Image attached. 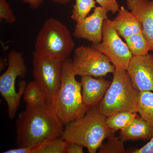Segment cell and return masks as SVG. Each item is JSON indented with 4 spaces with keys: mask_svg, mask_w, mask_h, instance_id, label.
I'll return each mask as SVG.
<instances>
[{
    "mask_svg": "<svg viewBox=\"0 0 153 153\" xmlns=\"http://www.w3.org/2000/svg\"><path fill=\"white\" fill-rule=\"evenodd\" d=\"M17 147H36L62 136L64 125L51 105H27L16 121Z\"/></svg>",
    "mask_w": 153,
    "mask_h": 153,
    "instance_id": "1",
    "label": "cell"
},
{
    "mask_svg": "<svg viewBox=\"0 0 153 153\" xmlns=\"http://www.w3.org/2000/svg\"><path fill=\"white\" fill-rule=\"evenodd\" d=\"M105 118L98 105L91 106L82 117L65 126L61 137L86 148L89 153H96L103 141L114 134L107 126Z\"/></svg>",
    "mask_w": 153,
    "mask_h": 153,
    "instance_id": "2",
    "label": "cell"
},
{
    "mask_svg": "<svg viewBox=\"0 0 153 153\" xmlns=\"http://www.w3.org/2000/svg\"><path fill=\"white\" fill-rule=\"evenodd\" d=\"M76 76L71 59L63 61L61 84L51 105L64 126L82 117L90 107L83 102L82 86Z\"/></svg>",
    "mask_w": 153,
    "mask_h": 153,
    "instance_id": "3",
    "label": "cell"
},
{
    "mask_svg": "<svg viewBox=\"0 0 153 153\" xmlns=\"http://www.w3.org/2000/svg\"><path fill=\"white\" fill-rule=\"evenodd\" d=\"M111 85L98 105L105 117L123 111L137 112L138 91L126 70L115 68Z\"/></svg>",
    "mask_w": 153,
    "mask_h": 153,
    "instance_id": "4",
    "label": "cell"
},
{
    "mask_svg": "<svg viewBox=\"0 0 153 153\" xmlns=\"http://www.w3.org/2000/svg\"><path fill=\"white\" fill-rule=\"evenodd\" d=\"M68 27L58 20L50 18L38 32L35 52L54 60L63 61L68 58L74 47Z\"/></svg>",
    "mask_w": 153,
    "mask_h": 153,
    "instance_id": "5",
    "label": "cell"
},
{
    "mask_svg": "<svg viewBox=\"0 0 153 153\" xmlns=\"http://www.w3.org/2000/svg\"><path fill=\"white\" fill-rule=\"evenodd\" d=\"M27 73V67L21 52L12 50L8 55V67L0 76V93L7 102L8 114L11 119L15 117L20 105V101L27 84L21 80L19 82V91L16 89L17 77L25 78Z\"/></svg>",
    "mask_w": 153,
    "mask_h": 153,
    "instance_id": "6",
    "label": "cell"
},
{
    "mask_svg": "<svg viewBox=\"0 0 153 153\" xmlns=\"http://www.w3.org/2000/svg\"><path fill=\"white\" fill-rule=\"evenodd\" d=\"M63 61L33 53V74L34 81L44 91L51 105L61 84Z\"/></svg>",
    "mask_w": 153,
    "mask_h": 153,
    "instance_id": "7",
    "label": "cell"
},
{
    "mask_svg": "<svg viewBox=\"0 0 153 153\" xmlns=\"http://www.w3.org/2000/svg\"><path fill=\"white\" fill-rule=\"evenodd\" d=\"M71 64L76 76H81L103 77L113 73L115 69L105 55L91 46L76 48Z\"/></svg>",
    "mask_w": 153,
    "mask_h": 153,
    "instance_id": "8",
    "label": "cell"
},
{
    "mask_svg": "<svg viewBox=\"0 0 153 153\" xmlns=\"http://www.w3.org/2000/svg\"><path fill=\"white\" fill-rule=\"evenodd\" d=\"M91 46L105 55L116 69L127 70L133 56L108 19L103 23L101 42Z\"/></svg>",
    "mask_w": 153,
    "mask_h": 153,
    "instance_id": "9",
    "label": "cell"
},
{
    "mask_svg": "<svg viewBox=\"0 0 153 153\" xmlns=\"http://www.w3.org/2000/svg\"><path fill=\"white\" fill-rule=\"evenodd\" d=\"M126 70L138 91H153V55L133 56Z\"/></svg>",
    "mask_w": 153,
    "mask_h": 153,
    "instance_id": "10",
    "label": "cell"
},
{
    "mask_svg": "<svg viewBox=\"0 0 153 153\" xmlns=\"http://www.w3.org/2000/svg\"><path fill=\"white\" fill-rule=\"evenodd\" d=\"M108 13L100 6L96 7L91 15L76 23L73 36L77 39L87 40L93 44L101 42L103 23L108 19Z\"/></svg>",
    "mask_w": 153,
    "mask_h": 153,
    "instance_id": "11",
    "label": "cell"
},
{
    "mask_svg": "<svg viewBox=\"0 0 153 153\" xmlns=\"http://www.w3.org/2000/svg\"><path fill=\"white\" fill-rule=\"evenodd\" d=\"M126 6L140 22L151 51H153V1L127 0Z\"/></svg>",
    "mask_w": 153,
    "mask_h": 153,
    "instance_id": "12",
    "label": "cell"
},
{
    "mask_svg": "<svg viewBox=\"0 0 153 153\" xmlns=\"http://www.w3.org/2000/svg\"><path fill=\"white\" fill-rule=\"evenodd\" d=\"M82 98L85 105L91 107L100 103L106 93L111 82L103 77L94 78L91 76H81Z\"/></svg>",
    "mask_w": 153,
    "mask_h": 153,
    "instance_id": "13",
    "label": "cell"
},
{
    "mask_svg": "<svg viewBox=\"0 0 153 153\" xmlns=\"http://www.w3.org/2000/svg\"><path fill=\"white\" fill-rule=\"evenodd\" d=\"M110 23L120 36L126 38L133 35L143 33L140 22L131 11L121 7L117 16Z\"/></svg>",
    "mask_w": 153,
    "mask_h": 153,
    "instance_id": "14",
    "label": "cell"
},
{
    "mask_svg": "<svg viewBox=\"0 0 153 153\" xmlns=\"http://www.w3.org/2000/svg\"><path fill=\"white\" fill-rule=\"evenodd\" d=\"M123 141L137 140H150L153 137V125L141 117L137 116L126 128L120 130Z\"/></svg>",
    "mask_w": 153,
    "mask_h": 153,
    "instance_id": "15",
    "label": "cell"
},
{
    "mask_svg": "<svg viewBox=\"0 0 153 153\" xmlns=\"http://www.w3.org/2000/svg\"><path fill=\"white\" fill-rule=\"evenodd\" d=\"M137 116V112L120 111L106 117L105 123L108 127L115 132L126 128Z\"/></svg>",
    "mask_w": 153,
    "mask_h": 153,
    "instance_id": "16",
    "label": "cell"
},
{
    "mask_svg": "<svg viewBox=\"0 0 153 153\" xmlns=\"http://www.w3.org/2000/svg\"><path fill=\"white\" fill-rule=\"evenodd\" d=\"M23 95L27 105L39 106L49 104L44 91L34 80L27 84Z\"/></svg>",
    "mask_w": 153,
    "mask_h": 153,
    "instance_id": "17",
    "label": "cell"
},
{
    "mask_svg": "<svg viewBox=\"0 0 153 153\" xmlns=\"http://www.w3.org/2000/svg\"><path fill=\"white\" fill-rule=\"evenodd\" d=\"M137 112L153 125V91H139Z\"/></svg>",
    "mask_w": 153,
    "mask_h": 153,
    "instance_id": "18",
    "label": "cell"
},
{
    "mask_svg": "<svg viewBox=\"0 0 153 153\" xmlns=\"http://www.w3.org/2000/svg\"><path fill=\"white\" fill-rule=\"evenodd\" d=\"M125 40L133 56L146 55L151 51L150 44L143 33L133 35Z\"/></svg>",
    "mask_w": 153,
    "mask_h": 153,
    "instance_id": "19",
    "label": "cell"
},
{
    "mask_svg": "<svg viewBox=\"0 0 153 153\" xmlns=\"http://www.w3.org/2000/svg\"><path fill=\"white\" fill-rule=\"evenodd\" d=\"M68 143L60 137L32 148L31 153H65Z\"/></svg>",
    "mask_w": 153,
    "mask_h": 153,
    "instance_id": "20",
    "label": "cell"
},
{
    "mask_svg": "<svg viewBox=\"0 0 153 153\" xmlns=\"http://www.w3.org/2000/svg\"><path fill=\"white\" fill-rule=\"evenodd\" d=\"M95 0H75L71 12V19L76 23L88 16L93 8L96 7Z\"/></svg>",
    "mask_w": 153,
    "mask_h": 153,
    "instance_id": "21",
    "label": "cell"
},
{
    "mask_svg": "<svg viewBox=\"0 0 153 153\" xmlns=\"http://www.w3.org/2000/svg\"><path fill=\"white\" fill-rule=\"evenodd\" d=\"M108 141L104 144H102L99 149V153H127L124 145V142L114 136L111 135L108 138Z\"/></svg>",
    "mask_w": 153,
    "mask_h": 153,
    "instance_id": "22",
    "label": "cell"
},
{
    "mask_svg": "<svg viewBox=\"0 0 153 153\" xmlns=\"http://www.w3.org/2000/svg\"><path fill=\"white\" fill-rule=\"evenodd\" d=\"M5 20L10 24L16 21V18L7 0H0V21Z\"/></svg>",
    "mask_w": 153,
    "mask_h": 153,
    "instance_id": "23",
    "label": "cell"
},
{
    "mask_svg": "<svg viewBox=\"0 0 153 153\" xmlns=\"http://www.w3.org/2000/svg\"><path fill=\"white\" fill-rule=\"evenodd\" d=\"M100 6L103 8L108 12L116 13L119 10L120 6L118 0H95Z\"/></svg>",
    "mask_w": 153,
    "mask_h": 153,
    "instance_id": "24",
    "label": "cell"
},
{
    "mask_svg": "<svg viewBox=\"0 0 153 153\" xmlns=\"http://www.w3.org/2000/svg\"><path fill=\"white\" fill-rule=\"evenodd\" d=\"M132 153H153V137L142 147L131 151Z\"/></svg>",
    "mask_w": 153,
    "mask_h": 153,
    "instance_id": "25",
    "label": "cell"
},
{
    "mask_svg": "<svg viewBox=\"0 0 153 153\" xmlns=\"http://www.w3.org/2000/svg\"><path fill=\"white\" fill-rule=\"evenodd\" d=\"M83 147L81 145L75 143H68L66 146V153H83Z\"/></svg>",
    "mask_w": 153,
    "mask_h": 153,
    "instance_id": "26",
    "label": "cell"
},
{
    "mask_svg": "<svg viewBox=\"0 0 153 153\" xmlns=\"http://www.w3.org/2000/svg\"><path fill=\"white\" fill-rule=\"evenodd\" d=\"M23 1L28 4L31 8L36 10L43 4L44 0H23Z\"/></svg>",
    "mask_w": 153,
    "mask_h": 153,
    "instance_id": "27",
    "label": "cell"
},
{
    "mask_svg": "<svg viewBox=\"0 0 153 153\" xmlns=\"http://www.w3.org/2000/svg\"><path fill=\"white\" fill-rule=\"evenodd\" d=\"M31 148L17 147L5 151L4 153H31Z\"/></svg>",
    "mask_w": 153,
    "mask_h": 153,
    "instance_id": "28",
    "label": "cell"
},
{
    "mask_svg": "<svg viewBox=\"0 0 153 153\" xmlns=\"http://www.w3.org/2000/svg\"><path fill=\"white\" fill-rule=\"evenodd\" d=\"M71 0H52V1L60 5H65L68 4Z\"/></svg>",
    "mask_w": 153,
    "mask_h": 153,
    "instance_id": "29",
    "label": "cell"
}]
</instances>
